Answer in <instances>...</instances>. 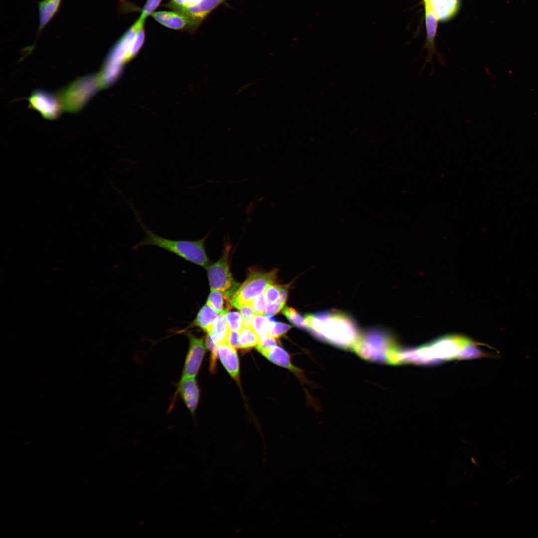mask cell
Listing matches in <instances>:
<instances>
[{"label": "cell", "instance_id": "1", "mask_svg": "<svg viewBox=\"0 0 538 538\" xmlns=\"http://www.w3.org/2000/svg\"><path fill=\"white\" fill-rule=\"evenodd\" d=\"M306 330L316 339L340 349L352 350L360 333L349 315L333 310L305 315Z\"/></svg>", "mask_w": 538, "mask_h": 538}, {"label": "cell", "instance_id": "2", "mask_svg": "<svg viewBox=\"0 0 538 538\" xmlns=\"http://www.w3.org/2000/svg\"><path fill=\"white\" fill-rule=\"evenodd\" d=\"M124 200L132 210L137 223L144 232L145 237L139 243L133 247V249L143 246H155L183 258L185 260L207 268L209 260L205 249V243L209 233L204 238L196 240H176L161 237L151 230L143 221L140 214L134 206L131 201L122 194Z\"/></svg>", "mask_w": 538, "mask_h": 538}, {"label": "cell", "instance_id": "3", "mask_svg": "<svg viewBox=\"0 0 538 538\" xmlns=\"http://www.w3.org/2000/svg\"><path fill=\"white\" fill-rule=\"evenodd\" d=\"M478 343L460 335H447L411 350L413 363L427 364L441 361L476 358Z\"/></svg>", "mask_w": 538, "mask_h": 538}, {"label": "cell", "instance_id": "4", "mask_svg": "<svg viewBox=\"0 0 538 538\" xmlns=\"http://www.w3.org/2000/svg\"><path fill=\"white\" fill-rule=\"evenodd\" d=\"M398 346L389 331L380 327H371L361 331L351 351L364 360L388 364L390 353Z\"/></svg>", "mask_w": 538, "mask_h": 538}, {"label": "cell", "instance_id": "5", "mask_svg": "<svg viewBox=\"0 0 538 538\" xmlns=\"http://www.w3.org/2000/svg\"><path fill=\"white\" fill-rule=\"evenodd\" d=\"M100 87L97 76L91 75L79 79L59 93L57 97L63 110L70 112L79 111L94 95Z\"/></svg>", "mask_w": 538, "mask_h": 538}, {"label": "cell", "instance_id": "6", "mask_svg": "<svg viewBox=\"0 0 538 538\" xmlns=\"http://www.w3.org/2000/svg\"><path fill=\"white\" fill-rule=\"evenodd\" d=\"M277 270L269 272L256 271L251 273L231 298L230 304L240 309L244 305H250L252 301L263 293L267 286L274 283Z\"/></svg>", "mask_w": 538, "mask_h": 538}, {"label": "cell", "instance_id": "7", "mask_svg": "<svg viewBox=\"0 0 538 538\" xmlns=\"http://www.w3.org/2000/svg\"><path fill=\"white\" fill-rule=\"evenodd\" d=\"M228 248L224 256L216 263L207 268L211 290L223 292L229 299L239 288V284L234 279L228 263Z\"/></svg>", "mask_w": 538, "mask_h": 538}, {"label": "cell", "instance_id": "8", "mask_svg": "<svg viewBox=\"0 0 538 538\" xmlns=\"http://www.w3.org/2000/svg\"><path fill=\"white\" fill-rule=\"evenodd\" d=\"M425 10V22L426 27V41L424 48L427 50V54L421 69L420 73L424 69L428 63H430L431 67L429 76H431L435 70V66L433 63V54H436L440 64L446 67L445 64L446 60L441 54L437 52L435 44V37L436 33L437 22L438 18L433 8L431 0H423Z\"/></svg>", "mask_w": 538, "mask_h": 538}, {"label": "cell", "instance_id": "9", "mask_svg": "<svg viewBox=\"0 0 538 538\" xmlns=\"http://www.w3.org/2000/svg\"><path fill=\"white\" fill-rule=\"evenodd\" d=\"M145 20L138 18L111 49L103 68L120 69V64L128 60L131 43L137 30L143 26Z\"/></svg>", "mask_w": 538, "mask_h": 538}, {"label": "cell", "instance_id": "10", "mask_svg": "<svg viewBox=\"0 0 538 538\" xmlns=\"http://www.w3.org/2000/svg\"><path fill=\"white\" fill-rule=\"evenodd\" d=\"M189 348L180 379L195 378L197 375L205 353L203 339L188 332Z\"/></svg>", "mask_w": 538, "mask_h": 538}, {"label": "cell", "instance_id": "11", "mask_svg": "<svg viewBox=\"0 0 538 538\" xmlns=\"http://www.w3.org/2000/svg\"><path fill=\"white\" fill-rule=\"evenodd\" d=\"M29 103L33 109L49 120L56 119L63 109L58 97L41 90L32 92Z\"/></svg>", "mask_w": 538, "mask_h": 538}, {"label": "cell", "instance_id": "12", "mask_svg": "<svg viewBox=\"0 0 538 538\" xmlns=\"http://www.w3.org/2000/svg\"><path fill=\"white\" fill-rule=\"evenodd\" d=\"M181 399L192 415L197 406L200 391L195 378L180 379L177 388Z\"/></svg>", "mask_w": 538, "mask_h": 538}, {"label": "cell", "instance_id": "13", "mask_svg": "<svg viewBox=\"0 0 538 538\" xmlns=\"http://www.w3.org/2000/svg\"><path fill=\"white\" fill-rule=\"evenodd\" d=\"M218 356L231 376L236 380L239 379V362L235 348L227 343L218 346Z\"/></svg>", "mask_w": 538, "mask_h": 538}, {"label": "cell", "instance_id": "14", "mask_svg": "<svg viewBox=\"0 0 538 538\" xmlns=\"http://www.w3.org/2000/svg\"><path fill=\"white\" fill-rule=\"evenodd\" d=\"M159 23L170 28L182 29L193 22L187 15L170 11H157L151 14Z\"/></svg>", "mask_w": 538, "mask_h": 538}, {"label": "cell", "instance_id": "15", "mask_svg": "<svg viewBox=\"0 0 538 538\" xmlns=\"http://www.w3.org/2000/svg\"><path fill=\"white\" fill-rule=\"evenodd\" d=\"M262 355L271 362L290 370L302 381L305 380L302 372L292 364L289 354L281 347L274 346L266 351Z\"/></svg>", "mask_w": 538, "mask_h": 538}, {"label": "cell", "instance_id": "16", "mask_svg": "<svg viewBox=\"0 0 538 538\" xmlns=\"http://www.w3.org/2000/svg\"><path fill=\"white\" fill-rule=\"evenodd\" d=\"M62 0H42L38 2L39 25L37 36L58 12Z\"/></svg>", "mask_w": 538, "mask_h": 538}, {"label": "cell", "instance_id": "17", "mask_svg": "<svg viewBox=\"0 0 538 538\" xmlns=\"http://www.w3.org/2000/svg\"><path fill=\"white\" fill-rule=\"evenodd\" d=\"M225 0H200L196 4L181 11L189 16L193 21L203 19L211 10Z\"/></svg>", "mask_w": 538, "mask_h": 538}, {"label": "cell", "instance_id": "18", "mask_svg": "<svg viewBox=\"0 0 538 538\" xmlns=\"http://www.w3.org/2000/svg\"><path fill=\"white\" fill-rule=\"evenodd\" d=\"M228 310L219 314L211 330L208 333L214 342L218 346L226 343L227 339L231 331L226 318Z\"/></svg>", "mask_w": 538, "mask_h": 538}, {"label": "cell", "instance_id": "19", "mask_svg": "<svg viewBox=\"0 0 538 538\" xmlns=\"http://www.w3.org/2000/svg\"><path fill=\"white\" fill-rule=\"evenodd\" d=\"M217 312L206 303L199 310L192 324L208 333L218 317Z\"/></svg>", "mask_w": 538, "mask_h": 538}, {"label": "cell", "instance_id": "20", "mask_svg": "<svg viewBox=\"0 0 538 538\" xmlns=\"http://www.w3.org/2000/svg\"><path fill=\"white\" fill-rule=\"evenodd\" d=\"M438 19L444 21L450 18L457 12L458 0H431Z\"/></svg>", "mask_w": 538, "mask_h": 538}, {"label": "cell", "instance_id": "21", "mask_svg": "<svg viewBox=\"0 0 538 538\" xmlns=\"http://www.w3.org/2000/svg\"><path fill=\"white\" fill-rule=\"evenodd\" d=\"M260 336L253 328L244 327L239 332V342L240 348L249 349L257 346Z\"/></svg>", "mask_w": 538, "mask_h": 538}, {"label": "cell", "instance_id": "22", "mask_svg": "<svg viewBox=\"0 0 538 538\" xmlns=\"http://www.w3.org/2000/svg\"><path fill=\"white\" fill-rule=\"evenodd\" d=\"M274 320L271 316L255 314L252 320L253 328L261 338L266 337Z\"/></svg>", "mask_w": 538, "mask_h": 538}, {"label": "cell", "instance_id": "23", "mask_svg": "<svg viewBox=\"0 0 538 538\" xmlns=\"http://www.w3.org/2000/svg\"><path fill=\"white\" fill-rule=\"evenodd\" d=\"M225 298L228 299L222 291L217 290H211L206 303L211 306L218 314H220L225 310H228V309H224Z\"/></svg>", "mask_w": 538, "mask_h": 538}, {"label": "cell", "instance_id": "24", "mask_svg": "<svg viewBox=\"0 0 538 538\" xmlns=\"http://www.w3.org/2000/svg\"><path fill=\"white\" fill-rule=\"evenodd\" d=\"M282 313L296 327L301 329L306 330L305 317H303L295 309L292 307H285L283 309Z\"/></svg>", "mask_w": 538, "mask_h": 538}, {"label": "cell", "instance_id": "25", "mask_svg": "<svg viewBox=\"0 0 538 538\" xmlns=\"http://www.w3.org/2000/svg\"><path fill=\"white\" fill-rule=\"evenodd\" d=\"M144 38V30L143 26H142L137 30L131 43L128 55V60L131 59L138 52L143 44Z\"/></svg>", "mask_w": 538, "mask_h": 538}, {"label": "cell", "instance_id": "26", "mask_svg": "<svg viewBox=\"0 0 538 538\" xmlns=\"http://www.w3.org/2000/svg\"><path fill=\"white\" fill-rule=\"evenodd\" d=\"M226 318L231 331L240 332L243 328L242 319L239 312H228Z\"/></svg>", "mask_w": 538, "mask_h": 538}, {"label": "cell", "instance_id": "27", "mask_svg": "<svg viewBox=\"0 0 538 538\" xmlns=\"http://www.w3.org/2000/svg\"><path fill=\"white\" fill-rule=\"evenodd\" d=\"M291 326L282 322H272L269 331L268 335L275 338L285 334L291 328Z\"/></svg>", "mask_w": 538, "mask_h": 538}, {"label": "cell", "instance_id": "28", "mask_svg": "<svg viewBox=\"0 0 538 538\" xmlns=\"http://www.w3.org/2000/svg\"><path fill=\"white\" fill-rule=\"evenodd\" d=\"M267 302L265 293H262L252 301L250 306L256 315H264L266 314Z\"/></svg>", "mask_w": 538, "mask_h": 538}, {"label": "cell", "instance_id": "29", "mask_svg": "<svg viewBox=\"0 0 538 538\" xmlns=\"http://www.w3.org/2000/svg\"><path fill=\"white\" fill-rule=\"evenodd\" d=\"M242 319L243 327L253 328L252 320L255 315L252 308L248 305H244L239 309Z\"/></svg>", "mask_w": 538, "mask_h": 538}, {"label": "cell", "instance_id": "30", "mask_svg": "<svg viewBox=\"0 0 538 538\" xmlns=\"http://www.w3.org/2000/svg\"><path fill=\"white\" fill-rule=\"evenodd\" d=\"M205 345L208 350L211 352L210 361V370L211 372L215 371L216 366V360L218 356V345H216L209 335H207L205 339Z\"/></svg>", "mask_w": 538, "mask_h": 538}, {"label": "cell", "instance_id": "31", "mask_svg": "<svg viewBox=\"0 0 538 538\" xmlns=\"http://www.w3.org/2000/svg\"><path fill=\"white\" fill-rule=\"evenodd\" d=\"M265 295L268 303L276 302L279 295V285L270 284L264 291Z\"/></svg>", "mask_w": 538, "mask_h": 538}, {"label": "cell", "instance_id": "32", "mask_svg": "<svg viewBox=\"0 0 538 538\" xmlns=\"http://www.w3.org/2000/svg\"><path fill=\"white\" fill-rule=\"evenodd\" d=\"M276 341L275 338L269 336L260 338L256 348L262 354L266 351L276 346Z\"/></svg>", "mask_w": 538, "mask_h": 538}, {"label": "cell", "instance_id": "33", "mask_svg": "<svg viewBox=\"0 0 538 538\" xmlns=\"http://www.w3.org/2000/svg\"><path fill=\"white\" fill-rule=\"evenodd\" d=\"M161 0H147L144 5L139 18L144 20L158 6Z\"/></svg>", "mask_w": 538, "mask_h": 538}, {"label": "cell", "instance_id": "34", "mask_svg": "<svg viewBox=\"0 0 538 538\" xmlns=\"http://www.w3.org/2000/svg\"><path fill=\"white\" fill-rule=\"evenodd\" d=\"M239 338V332L230 331L227 339L226 343L235 348H240Z\"/></svg>", "mask_w": 538, "mask_h": 538}, {"label": "cell", "instance_id": "35", "mask_svg": "<svg viewBox=\"0 0 538 538\" xmlns=\"http://www.w3.org/2000/svg\"><path fill=\"white\" fill-rule=\"evenodd\" d=\"M282 308H283V307H282L277 301L273 303H269L268 305H267L266 308V314L269 316L274 315L277 313Z\"/></svg>", "mask_w": 538, "mask_h": 538}, {"label": "cell", "instance_id": "36", "mask_svg": "<svg viewBox=\"0 0 538 538\" xmlns=\"http://www.w3.org/2000/svg\"><path fill=\"white\" fill-rule=\"evenodd\" d=\"M200 1V0H172L173 3L180 9L193 6Z\"/></svg>", "mask_w": 538, "mask_h": 538}, {"label": "cell", "instance_id": "37", "mask_svg": "<svg viewBox=\"0 0 538 538\" xmlns=\"http://www.w3.org/2000/svg\"><path fill=\"white\" fill-rule=\"evenodd\" d=\"M279 295L277 300V302L284 307L285 304L288 294V289L287 286L283 285H279Z\"/></svg>", "mask_w": 538, "mask_h": 538}, {"label": "cell", "instance_id": "38", "mask_svg": "<svg viewBox=\"0 0 538 538\" xmlns=\"http://www.w3.org/2000/svg\"></svg>", "mask_w": 538, "mask_h": 538}]
</instances>
